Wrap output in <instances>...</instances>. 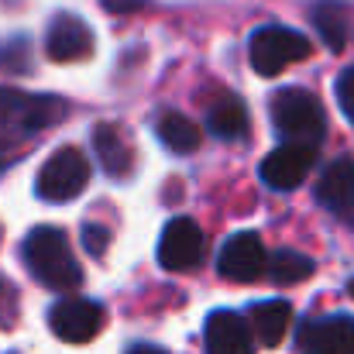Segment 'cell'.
<instances>
[{
  "instance_id": "cell-11",
  "label": "cell",
  "mask_w": 354,
  "mask_h": 354,
  "mask_svg": "<svg viewBox=\"0 0 354 354\" xmlns=\"http://www.w3.org/2000/svg\"><path fill=\"white\" fill-rule=\"evenodd\" d=\"M303 354H354V320L351 317H324L299 330Z\"/></svg>"
},
{
  "instance_id": "cell-8",
  "label": "cell",
  "mask_w": 354,
  "mask_h": 354,
  "mask_svg": "<svg viewBox=\"0 0 354 354\" xmlns=\"http://www.w3.org/2000/svg\"><path fill=\"white\" fill-rule=\"evenodd\" d=\"M313 158H317V148H310V145H279L275 151L265 155L258 176H261L265 186H272L279 193H289L310 176Z\"/></svg>"
},
{
  "instance_id": "cell-15",
  "label": "cell",
  "mask_w": 354,
  "mask_h": 354,
  "mask_svg": "<svg viewBox=\"0 0 354 354\" xmlns=\"http://www.w3.org/2000/svg\"><path fill=\"white\" fill-rule=\"evenodd\" d=\"M313 24L320 31V38L327 41L330 52H341L351 38V17H348V7L337 3V0H324L313 7Z\"/></svg>"
},
{
  "instance_id": "cell-16",
  "label": "cell",
  "mask_w": 354,
  "mask_h": 354,
  "mask_svg": "<svg viewBox=\"0 0 354 354\" xmlns=\"http://www.w3.org/2000/svg\"><path fill=\"white\" fill-rule=\"evenodd\" d=\"M93 148L100 155V165L107 176H124L127 165H131V155H127V145L111 124H97L93 127Z\"/></svg>"
},
{
  "instance_id": "cell-7",
  "label": "cell",
  "mask_w": 354,
  "mask_h": 354,
  "mask_svg": "<svg viewBox=\"0 0 354 354\" xmlns=\"http://www.w3.org/2000/svg\"><path fill=\"white\" fill-rule=\"evenodd\" d=\"M158 261L169 272H189L203 261V231L189 217H172L158 241Z\"/></svg>"
},
{
  "instance_id": "cell-23",
  "label": "cell",
  "mask_w": 354,
  "mask_h": 354,
  "mask_svg": "<svg viewBox=\"0 0 354 354\" xmlns=\"http://www.w3.org/2000/svg\"><path fill=\"white\" fill-rule=\"evenodd\" d=\"M127 354H169V351H162V348H155V344H134Z\"/></svg>"
},
{
  "instance_id": "cell-12",
  "label": "cell",
  "mask_w": 354,
  "mask_h": 354,
  "mask_svg": "<svg viewBox=\"0 0 354 354\" xmlns=\"http://www.w3.org/2000/svg\"><path fill=\"white\" fill-rule=\"evenodd\" d=\"M203 344H207V354H254L251 327L231 310H217L207 317Z\"/></svg>"
},
{
  "instance_id": "cell-21",
  "label": "cell",
  "mask_w": 354,
  "mask_h": 354,
  "mask_svg": "<svg viewBox=\"0 0 354 354\" xmlns=\"http://www.w3.org/2000/svg\"><path fill=\"white\" fill-rule=\"evenodd\" d=\"M107 231H104V227H100V231H97V227H93V224H90V227H83V241H86V248H90V251H93V254H104V251H107Z\"/></svg>"
},
{
  "instance_id": "cell-14",
  "label": "cell",
  "mask_w": 354,
  "mask_h": 354,
  "mask_svg": "<svg viewBox=\"0 0 354 354\" xmlns=\"http://www.w3.org/2000/svg\"><path fill=\"white\" fill-rule=\"evenodd\" d=\"M251 337L261 341L265 348H275L286 341L289 327H292V306L286 299H268V303H254L251 306Z\"/></svg>"
},
{
  "instance_id": "cell-17",
  "label": "cell",
  "mask_w": 354,
  "mask_h": 354,
  "mask_svg": "<svg viewBox=\"0 0 354 354\" xmlns=\"http://www.w3.org/2000/svg\"><path fill=\"white\" fill-rule=\"evenodd\" d=\"M207 127H210L214 138H221V141H234V138H241V134L248 131V107H244L237 97H224V100L210 111Z\"/></svg>"
},
{
  "instance_id": "cell-4",
  "label": "cell",
  "mask_w": 354,
  "mask_h": 354,
  "mask_svg": "<svg viewBox=\"0 0 354 354\" xmlns=\"http://www.w3.org/2000/svg\"><path fill=\"white\" fill-rule=\"evenodd\" d=\"M310 52H313L310 38L292 31V28H282V24L258 28L251 35V45H248V59H251V69L258 76H279L292 62H303Z\"/></svg>"
},
{
  "instance_id": "cell-22",
  "label": "cell",
  "mask_w": 354,
  "mask_h": 354,
  "mask_svg": "<svg viewBox=\"0 0 354 354\" xmlns=\"http://www.w3.org/2000/svg\"><path fill=\"white\" fill-rule=\"evenodd\" d=\"M138 3H141V0H107L111 10H134Z\"/></svg>"
},
{
  "instance_id": "cell-5",
  "label": "cell",
  "mask_w": 354,
  "mask_h": 354,
  "mask_svg": "<svg viewBox=\"0 0 354 354\" xmlns=\"http://www.w3.org/2000/svg\"><path fill=\"white\" fill-rule=\"evenodd\" d=\"M90 183V158L80 148H59L35 179V193L48 203H69L76 200Z\"/></svg>"
},
{
  "instance_id": "cell-24",
  "label": "cell",
  "mask_w": 354,
  "mask_h": 354,
  "mask_svg": "<svg viewBox=\"0 0 354 354\" xmlns=\"http://www.w3.org/2000/svg\"><path fill=\"white\" fill-rule=\"evenodd\" d=\"M348 292H351V296H354V279H351V282H348Z\"/></svg>"
},
{
  "instance_id": "cell-2",
  "label": "cell",
  "mask_w": 354,
  "mask_h": 354,
  "mask_svg": "<svg viewBox=\"0 0 354 354\" xmlns=\"http://www.w3.org/2000/svg\"><path fill=\"white\" fill-rule=\"evenodd\" d=\"M21 254H24L28 272H31L41 286H48V289H55V292H73V289H80L83 268H80V261H76V254H73L69 237L62 234L59 227H35L31 234L24 237Z\"/></svg>"
},
{
  "instance_id": "cell-13",
  "label": "cell",
  "mask_w": 354,
  "mask_h": 354,
  "mask_svg": "<svg viewBox=\"0 0 354 354\" xmlns=\"http://www.w3.org/2000/svg\"><path fill=\"white\" fill-rule=\"evenodd\" d=\"M317 203H324L327 210L348 217L354 214V162L351 158H334L320 179H317Z\"/></svg>"
},
{
  "instance_id": "cell-6",
  "label": "cell",
  "mask_w": 354,
  "mask_h": 354,
  "mask_svg": "<svg viewBox=\"0 0 354 354\" xmlns=\"http://www.w3.org/2000/svg\"><path fill=\"white\" fill-rule=\"evenodd\" d=\"M104 306L93 299H80V296H66L48 310V327L59 341L66 344H86L104 330Z\"/></svg>"
},
{
  "instance_id": "cell-9",
  "label": "cell",
  "mask_w": 354,
  "mask_h": 354,
  "mask_svg": "<svg viewBox=\"0 0 354 354\" xmlns=\"http://www.w3.org/2000/svg\"><path fill=\"white\" fill-rule=\"evenodd\" d=\"M265 261H268L265 244H261V237L251 234V231L231 234L224 241L221 254H217V268L231 282H254V279H261L265 275Z\"/></svg>"
},
{
  "instance_id": "cell-3",
  "label": "cell",
  "mask_w": 354,
  "mask_h": 354,
  "mask_svg": "<svg viewBox=\"0 0 354 354\" xmlns=\"http://www.w3.org/2000/svg\"><path fill=\"white\" fill-rule=\"evenodd\" d=\"M272 124L282 138V145H310L317 148L324 141V107L320 100L310 93V90H299V86H289V90H279L272 97Z\"/></svg>"
},
{
  "instance_id": "cell-1",
  "label": "cell",
  "mask_w": 354,
  "mask_h": 354,
  "mask_svg": "<svg viewBox=\"0 0 354 354\" xmlns=\"http://www.w3.org/2000/svg\"><path fill=\"white\" fill-rule=\"evenodd\" d=\"M66 118V104L59 97H38L24 90L0 86V169L10 162L7 155L28 145L38 131Z\"/></svg>"
},
{
  "instance_id": "cell-10",
  "label": "cell",
  "mask_w": 354,
  "mask_h": 354,
  "mask_svg": "<svg viewBox=\"0 0 354 354\" xmlns=\"http://www.w3.org/2000/svg\"><path fill=\"white\" fill-rule=\"evenodd\" d=\"M45 52L55 62H76L93 52V31L76 14H55L45 35Z\"/></svg>"
},
{
  "instance_id": "cell-18",
  "label": "cell",
  "mask_w": 354,
  "mask_h": 354,
  "mask_svg": "<svg viewBox=\"0 0 354 354\" xmlns=\"http://www.w3.org/2000/svg\"><path fill=\"white\" fill-rule=\"evenodd\" d=\"M313 258L310 254H299V251H275L268 261H265V272L275 286H292V282H303L313 275Z\"/></svg>"
},
{
  "instance_id": "cell-19",
  "label": "cell",
  "mask_w": 354,
  "mask_h": 354,
  "mask_svg": "<svg viewBox=\"0 0 354 354\" xmlns=\"http://www.w3.org/2000/svg\"><path fill=\"white\" fill-rule=\"evenodd\" d=\"M158 138H162V145L169 151H179L183 155V151H196L200 148L203 131L189 118H183V114H165V118L158 120Z\"/></svg>"
},
{
  "instance_id": "cell-20",
  "label": "cell",
  "mask_w": 354,
  "mask_h": 354,
  "mask_svg": "<svg viewBox=\"0 0 354 354\" xmlns=\"http://www.w3.org/2000/svg\"><path fill=\"white\" fill-rule=\"evenodd\" d=\"M337 104H341L344 118L354 120V66H348V69L337 76Z\"/></svg>"
}]
</instances>
